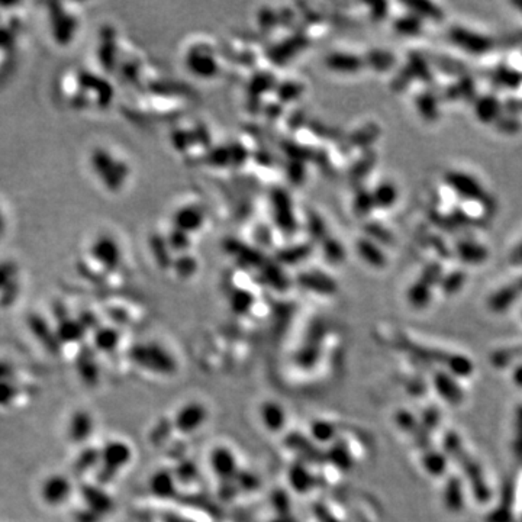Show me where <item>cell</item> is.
Returning <instances> with one entry per match:
<instances>
[{"label": "cell", "instance_id": "5b68a950", "mask_svg": "<svg viewBox=\"0 0 522 522\" xmlns=\"http://www.w3.org/2000/svg\"><path fill=\"white\" fill-rule=\"evenodd\" d=\"M522 296V269L509 282L499 286L487 299V305L492 311L501 312L509 308Z\"/></svg>", "mask_w": 522, "mask_h": 522}, {"label": "cell", "instance_id": "8fae6325", "mask_svg": "<svg viewBox=\"0 0 522 522\" xmlns=\"http://www.w3.org/2000/svg\"><path fill=\"white\" fill-rule=\"evenodd\" d=\"M326 62H328L331 69H334V72L348 74V73H357L358 70H360L363 67L365 60L351 52H334L333 55L328 57Z\"/></svg>", "mask_w": 522, "mask_h": 522}, {"label": "cell", "instance_id": "4fadbf2b", "mask_svg": "<svg viewBox=\"0 0 522 522\" xmlns=\"http://www.w3.org/2000/svg\"><path fill=\"white\" fill-rule=\"evenodd\" d=\"M423 26H426V21L421 19L419 16H416L415 13H412L408 9L394 23V29L398 32V34H401L404 37H418V35H421V32L423 30Z\"/></svg>", "mask_w": 522, "mask_h": 522}, {"label": "cell", "instance_id": "52a82bcc", "mask_svg": "<svg viewBox=\"0 0 522 522\" xmlns=\"http://www.w3.org/2000/svg\"><path fill=\"white\" fill-rule=\"evenodd\" d=\"M466 282H467V267L454 261L452 266L445 265L441 277L438 280L437 291H440L441 295L447 298L454 296L457 291H460V289L466 284Z\"/></svg>", "mask_w": 522, "mask_h": 522}, {"label": "cell", "instance_id": "e0dca14e", "mask_svg": "<svg viewBox=\"0 0 522 522\" xmlns=\"http://www.w3.org/2000/svg\"><path fill=\"white\" fill-rule=\"evenodd\" d=\"M508 265L513 269H522V237L509 248L508 251Z\"/></svg>", "mask_w": 522, "mask_h": 522}, {"label": "cell", "instance_id": "d6986e66", "mask_svg": "<svg viewBox=\"0 0 522 522\" xmlns=\"http://www.w3.org/2000/svg\"><path fill=\"white\" fill-rule=\"evenodd\" d=\"M512 6L518 11V13H519V15H522V2H513V4H512Z\"/></svg>", "mask_w": 522, "mask_h": 522}, {"label": "cell", "instance_id": "9c48e42d", "mask_svg": "<svg viewBox=\"0 0 522 522\" xmlns=\"http://www.w3.org/2000/svg\"><path fill=\"white\" fill-rule=\"evenodd\" d=\"M104 260L106 265L113 266L118 265L121 260V251L118 247V243L112 240L109 235H102L96 238V241L91 245V257Z\"/></svg>", "mask_w": 522, "mask_h": 522}, {"label": "cell", "instance_id": "30bf717a", "mask_svg": "<svg viewBox=\"0 0 522 522\" xmlns=\"http://www.w3.org/2000/svg\"><path fill=\"white\" fill-rule=\"evenodd\" d=\"M357 251L362 258L370 266L384 269L387 265V257L384 251L379 247V244L373 238H362L357 241Z\"/></svg>", "mask_w": 522, "mask_h": 522}, {"label": "cell", "instance_id": "7a4b0ae2", "mask_svg": "<svg viewBox=\"0 0 522 522\" xmlns=\"http://www.w3.org/2000/svg\"><path fill=\"white\" fill-rule=\"evenodd\" d=\"M489 255H491L489 245L484 243L483 238L472 233H465L455 237L452 240V244H450L451 260L465 267L483 265Z\"/></svg>", "mask_w": 522, "mask_h": 522}, {"label": "cell", "instance_id": "6da1fadb", "mask_svg": "<svg viewBox=\"0 0 522 522\" xmlns=\"http://www.w3.org/2000/svg\"><path fill=\"white\" fill-rule=\"evenodd\" d=\"M445 37L452 47L469 55H486L495 48V40L491 34L463 22L451 23L445 30Z\"/></svg>", "mask_w": 522, "mask_h": 522}, {"label": "cell", "instance_id": "2e32d148", "mask_svg": "<svg viewBox=\"0 0 522 522\" xmlns=\"http://www.w3.org/2000/svg\"><path fill=\"white\" fill-rule=\"evenodd\" d=\"M18 277V266L13 261H0V287L15 283Z\"/></svg>", "mask_w": 522, "mask_h": 522}, {"label": "cell", "instance_id": "ba28073f", "mask_svg": "<svg viewBox=\"0 0 522 522\" xmlns=\"http://www.w3.org/2000/svg\"><path fill=\"white\" fill-rule=\"evenodd\" d=\"M473 108L482 123H495L502 113V101L495 93H483L476 97Z\"/></svg>", "mask_w": 522, "mask_h": 522}, {"label": "cell", "instance_id": "9a60e30c", "mask_svg": "<svg viewBox=\"0 0 522 522\" xmlns=\"http://www.w3.org/2000/svg\"><path fill=\"white\" fill-rule=\"evenodd\" d=\"M176 219L180 228L183 230H190V228H196L201 226V223L204 222V216L202 212L199 211V208L194 206H186L183 208L180 212L176 213Z\"/></svg>", "mask_w": 522, "mask_h": 522}, {"label": "cell", "instance_id": "ac0fdd59", "mask_svg": "<svg viewBox=\"0 0 522 522\" xmlns=\"http://www.w3.org/2000/svg\"><path fill=\"white\" fill-rule=\"evenodd\" d=\"M6 230H8V218L4 211V206L0 205V238L6 234Z\"/></svg>", "mask_w": 522, "mask_h": 522}, {"label": "cell", "instance_id": "8992f818", "mask_svg": "<svg viewBox=\"0 0 522 522\" xmlns=\"http://www.w3.org/2000/svg\"><path fill=\"white\" fill-rule=\"evenodd\" d=\"M494 212V201L483 199H460L457 205L460 222L469 225H479L491 218Z\"/></svg>", "mask_w": 522, "mask_h": 522}, {"label": "cell", "instance_id": "277c9868", "mask_svg": "<svg viewBox=\"0 0 522 522\" xmlns=\"http://www.w3.org/2000/svg\"><path fill=\"white\" fill-rule=\"evenodd\" d=\"M416 90L412 94V102L419 113V116L427 121V122H435L440 118V96L437 91L428 86V83H418L416 82Z\"/></svg>", "mask_w": 522, "mask_h": 522}, {"label": "cell", "instance_id": "7c38bea8", "mask_svg": "<svg viewBox=\"0 0 522 522\" xmlns=\"http://www.w3.org/2000/svg\"><path fill=\"white\" fill-rule=\"evenodd\" d=\"M372 196H373L374 208H383L386 211L394 205H396L398 198H399V191L395 183H392L389 180H383L377 184Z\"/></svg>", "mask_w": 522, "mask_h": 522}, {"label": "cell", "instance_id": "5bb4252c", "mask_svg": "<svg viewBox=\"0 0 522 522\" xmlns=\"http://www.w3.org/2000/svg\"><path fill=\"white\" fill-rule=\"evenodd\" d=\"M408 11H411L412 13H415L416 16H419L423 21H430V22H440L445 18L444 9L441 8V5L434 4V2H418V4H406L404 5Z\"/></svg>", "mask_w": 522, "mask_h": 522}, {"label": "cell", "instance_id": "44dd1931", "mask_svg": "<svg viewBox=\"0 0 522 522\" xmlns=\"http://www.w3.org/2000/svg\"><path fill=\"white\" fill-rule=\"evenodd\" d=\"M521 316H522V313H521Z\"/></svg>", "mask_w": 522, "mask_h": 522}, {"label": "cell", "instance_id": "3957f363", "mask_svg": "<svg viewBox=\"0 0 522 522\" xmlns=\"http://www.w3.org/2000/svg\"><path fill=\"white\" fill-rule=\"evenodd\" d=\"M441 180L459 194L460 199L492 201L487 189L473 172L459 167H450L443 173Z\"/></svg>", "mask_w": 522, "mask_h": 522}, {"label": "cell", "instance_id": "ffe728a7", "mask_svg": "<svg viewBox=\"0 0 522 522\" xmlns=\"http://www.w3.org/2000/svg\"><path fill=\"white\" fill-rule=\"evenodd\" d=\"M518 99H519V104H521V111H522V94H516Z\"/></svg>", "mask_w": 522, "mask_h": 522}]
</instances>
